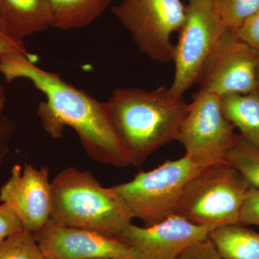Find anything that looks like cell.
<instances>
[{
    "label": "cell",
    "instance_id": "5bb4252c",
    "mask_svg": "<svg viewBox=\"0 0 259 259\" xmlns=\"http://www.w3.org/2000/svg\"><path fill=\"white\" fill-rule=\"evenodd\" d=\"M225 117L247 142L259 147V92L221 97Z\"/></svg>",
    "mask_w": 259,
    "mask_h": 259
},
{
    "label": "cell",
    "instance_id": "9c48e42d",
    "mask_svg": "<svg viewBox=\"0 0 259 259\" xmlns=\"http://www.w3.org/2000/svg\"><path fill=\"white\" fill-rule=\"evenodd\" d=\"M259 52L227 31L204 64L199 90L222 97L258 91Z\"/></svg>",
    "mask_w": 259,
    "mask_h": 259
},
{
    "label": "cell",
    "instance_id": "5b68a950",
    "mask_svg": "<svg viewBox=\"0 0 259 259\" xmlns=\"http://www.w3.org/2000/svg\"><path fill=\"white\" fill-rule=\"evenodd\" d=\"M204 167L194 163L187 155L167 160L151 171H141L132 180L113 186L133 218L153 226L176 213L187 184Z\"/></svg>",
    "mask_w": 259,
    "mask_h": 259
},
{
    "label": "cell",
    "instance_id": "484cf974",
    "mask_svg": "<svg viewBox=\"0 0 259 259\" xmlns=\"http://www.w3.org/2000/svg\"><path fill=\"white\" fill-rule=\"evenodd\" d=\"M5 105H6V95H5V89L0 83V113H3Z\"/></svg>",
    "mask_w": 259,
    "mask_h": 259
},
{
    "label": "cell",
    "instance_id": "52a82bcc",
    "mask_svg": "<svg viewBox=\"0 0 259 259\" xmlns=\"http://www.w3.org/2000/svg\"><path fill=\"white\" fill-rule=\"evenodd\" d=\"M227 31L214 0H189L185 23L175 45L172 93L183 97L197 83L204 64Z\"/></svg>",
    "mask_w": 259,
    "mask_h": 259
},
{
    "label": "cell",
    "instance_id": "cb8c5ba5",
    "mask_svg": "<svg viewBox=\"0 0 259 259\" xmlns=\"http://www.w3.org/2000/svg\"><path fill=\"white\" fill-rule=\"evenodd\" d=\"M16 127L14 121L4 114L0 113V166L9 151L10 142Z\"/></svg>",
    "mask_w": 259,
    "mask_h": 259
},
{
    "label": "cell",
    "instance_id": "ac0fdd59",
    "mask_svg": "<svg viewBox=\"0 0 259 259\" xmlns=\"http://www.w3.org/2000/svg\"><path fill=\"white\" fill-rule=\"evenodd\" d=\"M228 31L236 32L259 10V0H214Z\"/></svg>",
    "mask_w": 259,
    "mask_h": 259
},
{
    "label": "cell",
    "instance_id": "7c38bea8",
    "mask_svg": "<svg viewBox=\"0 0 259 259\" xmlns=\"http://www.w3.org/2000/svg\"><path fill=\"white\" fill-rule=\"evenodd\" d=\"M212 230L175 214L153 226L131 224L119 240L132 247L139 259H177L190 245L208 238Z\"/></svg>",
    "mask_w": 259,
    "mask_h": 259
},
{
    "label": "cell",
    "instance_id": "ba28073f",
    "mask_svg": "<svg viewBox=\"0 0 259 259\" xmlns=\"http://www.w3.org/2000/svg\"><path fill=\"white\" fill-rule=\"evenodd\" d=\"M238 137L223 114L221 97L199 90L189 104L177 141L194 163L205 167L225 162Z\"/></svg>",
    "mask_w": 259,
    "mask_h": 259
},
{
    "label": "cell",
    "instance_id": "8fae6325",
    "mask_svg": "<svg viewBox=\"0 0 259 259\" xmlns=\"http://www.w3.org/2000/svg\"><path fill=\"white\" fill-rule=\"evenodd\" d=\"M42 254L51 259H139L117 238L90 230L59 226L49 220L34 234Z\"/></svg>",
    "mask_w": 259,
    "mask_h": 259
},
{
    "label": "cell",
    "instance_id": "4316f807",
    "mask_svg": "<svg viewBox=\"0 0 259 259\" xmlns=\"http://www.w3.org/2000/svg\"><path fill=\"white\" fill-rule=\"evenodd\" d=\"M0 33L5 34V35H9V36H10L9 34H8V32H7L6 29H5L4 25H3V23H2L1 20H0Z\"/></svg>",
    "mask_w": 259,
    "mask_h": 259
},
{
    "label": "cell",
    "instance_id": "f1b7e54d",
    "mask_svg": "<svg viewBox=\"0 0 259 259\" xmlns=\"http://www.w3.org/2000/svg\"><path fill=\"white\" fill-rule=\"evenodd\" d=\"M97 259H107V258H97Z\"/></svg>",
    "mask_w": 259,
    "mask_h": 259
},
{
    "label": "cell",
    "instance_id": "30bf717a",
    "mask_svg": "<svg viewBox=\"0 0 259 259\" xmlns=\"http://www.w3.org/2000/svg\"><path fill=\"white\" fill-rule=\"evenodd\" d=\"M0 202L13 209L25 231H40L50 220L52 206L49 167L15 164L0 189Z\"/></svg>",
    "mask_w": 259,
    "mask_h": 259
},
{
    "label": "cell",
    "instance_id": "9a60e30c",
    "mask_svg": "<svg viewBox=\"0 0 259 259\" xmlns=\"http://www.w3.org/2000/svg\"><path fill=\"white\" fill-rule=\"evenodd\" d=\"M112 3V0H50L51 27L70 30L88 26Z\"/></svg>",
    "mask_w": 259,
    "mask_h": 259
},
{
    "label": "cell",
    "instance_id": "d6986e66",
    "mask_svg": "<svg viewBox=\"0 0 259 259\" xmlns=\"http://www.w3.org/2000/svg\"><path fill=\"white\" fill-rule=\"evenodd\" d=\"M0 259H45L35 236L24 231L0 243Z\"/></svg>",
    "mask_w": 259,
    "mask_h": 259
},
{
    "label": "cell",
    "instance_id": "277c9868",
    "mask_svg": "<svg viewBox=\"0 0 259 259\" xmlns=\"http://www.w3.org/2000/svg\"><path fill=\"white\" fill-rule=\"evenodd\" d=\"M249 187L226 161L209 165L185 186L175 214L213 230L240 224V212Z\"/></svg>",
    "mask_w": 259,
    "mask_h": 259
},
{
    "label": "cell",
    "instance_id": "83f0119b",
    "mask_svg": "<svg viewBox=\"0 0 259 259\" xmlns=\"http://www.w3.org/2000/svg\"><path fill=\"white\" fill-rule=\"evenodd\" d=\"M258 91L259 92V69L258 71Z\"/></svg>",
    "mask_w": 259,
    "mask_h": 259
},
{
    "label": "cell",
    "instance_id": "4fadbf2b",
    "mask_svg": "<svg viewBox=\"0 0 259 259\" xmlns=\"http://www.w3.org/2000/svg\"><path fill=\"white\" fill-rule=\"evenodd\" d=\"M0 20L18 40L51 27L50 0H0Z\"/></svg>",
    "mask_w": 259,
    "mask_h": 259
},
{
    "label": "cell",
    "instance_id": "d4e9b609",
    "mask_svg": "<svg viewBox=\"0 0 259 259\" xmlns=\"http://www.w3.org/2000/svg\"><path fill=\"white\" fill-rule=\"evenodd\" d=\"M13 53H20L31 58L37 57L27 51L21 40H16L9 35L0 33V60L4 56Z\"/></svg>",
    "mask_w": 259,
    "mask_h": 259
},
{
    "label": "cell",
    "instance_id": "3957f363",
    "mask_svg": "<svg viewBox=\"0 0 259 259\" xmlns=\"http://www.w3.org/2000/svg\"><path fill=\"white\" fill-rule=\"evenodd\" d=\"M50 221L61 226L90 230L119 239L132 224V214L112 187L93 174L67 167L51 182Z\"/></svg>",
    "mask_w": 259,
    "mask_h": 259
},
{
    "label": "cell",
    "instance_id": "8992f818",
    "mask_svg": "<svg viewBox=\"0 0 259 259\" xmlns=\"http://www.w3.org/2000/svg\"><path fill=\"white\" fill-rule=\"evenodd\" d=\"M112 11L143 54L159 63L173 61L171 36L180 31L186 18L182 0H123Z\"/></svg>",
    "mask_w": 259,
    "mask_h": 259
},
{
    "label": "cell",
    "instance_id": "e0dca14e",
    "mask_svg": "<svg viewBox=\"0 0 259 259\" xmlns=\"http://www.w3.org/2000/svg\"><path fill=\"white\" fill-rule=\"evenodd\" d=\"M225 161L243 177L250 187L259 189V147L238 136Z\"/></svg>",
    "mask_w": 259,
    "mask_h": 259
},
{
    "label": "cell",
    "instance_id": "6da1fadb",
    "mask_svg": "<svg viewBox=\"0 0 259 259\" xmlns=\"http://www.w3.org/2000/svg\"><path fill=\"white\" fill-rule=\"evenodd\" d=\"M34 58L13 53L0 60V73L8 83L29 80L47 100L40 102L37 115L44 131L61 139L66 126L74 130L88 156L94 161L125 168L131 161L116 132L108 102L93 98L69 84L56 73L37 66Z\"/></svg>",
    "mask_w": 259,
    "mask_h": 259
},
{
    "label": "cell",
    "instance_id": "7a4b0ae2",
    "mask_svg": "<svg viewBox=\"0 0 259 259\" xmlns=\"http://www.w3.org/2000/svg\"><path fill=\"white\" fill-rule=\"evenodd\" d=\"M108 104L116 132L135 166L177 141L189 110L183 97L165 87L153 90L116 89Z\"/></svg>",
    "mask_w": 259,
    "mask_h": 259
},
{
    "label": "cell",
    "instance_id": "f546056e",
    "mask_svg": "<svg viewBox=\"0 0 259 259\" xmlns=\"http://www.w3.org/2000/svg\"><path fill=\"white\" fill-rule=\"evenodd\" d=\"M45 259H51V258H46V257H45Z\"/></svg>",
    "mask_w": 259,
    "mask_h": 259
},
{
    "label": "cell",
    "instance_id": "ffe728a7",
    "mask_svg": "<svg viewBox=\"0 0 259 259\" xmlns=\"http://www.w3.org/2000/svg\"><path fill=\"white\" fill-rule=\"evenodd\" d=\"M239 223L259 227V189H248L240 212Z\"/></svg>",
    "mask_w": 259,
    "mask_h": 259
},
{
    "label": "cell",
    "instance_id": "2e32d148",
    "mask_svg": "<svg viewBox=\"0 0 259 259\" xmlns=\"http://www.w3.org/2000/svg\"><path fill=\"white\" fill-rule=\"evenodd\" d=\"M208 238L224 259H259V233L246 226L219 227Z\"/></svg>",
    "mask_w": 259,
    "mask_h": 259
},
{
    "label": "cell",
    "instance_id": "7402d4cb",
    "mask_svg": "<svg viewBox=\"0 0 259 259\" xmlns=\"http://www.w3.org/2000/svg\"><path fill=\"white\" fill-rule=\"evenodd\" d=\"M177 259H224L209 238L196 242Z\"/></svg>",
    "mask_w": 259,
    "mask_h": 259
},
{
    "label": "cell",
    "instance_id": "603a6c76",
    "mask_svg": "<svg viewBox=\"0 0 259 259\" xmlns=\"http://www.w3.org/2000/svg\"><path fill=\"white\" fill-rule=\"evenodd\" d=\"M234 32L237 37L259 52V10Z\"/></svg>",
    "mask_w": 259,
    "mask_h": 259
},
{
    "label": "cell",
    "instance_id": "44dd1931",
    "mask_svg": "<svg viewBox=\"0 0 259 259\" xmlns=\"http://www.w3.org/2000/svg\"><path fill=\"white\" fill-rule=\"evenodd\" d=\"M25 230L21 221L6 204H0V243Z\"/></svg>",
    "mask_w": 259,
    "mask_h": 259
}]
</instances>
